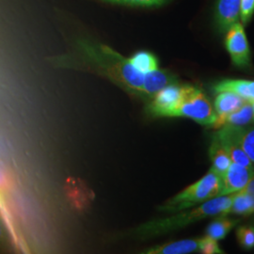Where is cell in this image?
I'll use <instances>...</instances> for the list:
<instances>
[{
    "mask_svg": "<svg viewBox=\"0 0 254 254\" xmlns=\"http://www.w3.org/2000/svg\"><path fill=\"white\" fill-rule=\"evenodd\" d=\"M254 173V168H248L232 162L227 172L221 177V190L219 196L230 195L244 190Z\"/></svg>",
    "mask_w": 254,
    "mask_h": 254,
    "instance_id": "7",
    "label": "cell"
},
{
    "mask_svg": "<svg viewBox=\"0 0 254 254\" xmlns=\"http://www.w3.org/2000/svg\"><path fill=\"white\" fill-rule=\"evenodd\" d=\"M220 128L242 148L252 162L254 163V127L226 125Z\"/></svg>",
    "mask_w": 254,
    "mask_h": 254,
    "instance_id": "12",
    "label": "cell"
},
{
    "mask_svg": "<svg viewBox=\"0 0 254 254\" xmlns=\"http://www.w3.org/2000/svg\"><path fill=\"white\" fill-rule=\"evenodd\" d=\"M111 3H116L127 6H136V7H153L159 6L166 2L167 0H103Z\"/></svg>",
    "mask_w": 254,
    "mask_h": 254,
    "instance_id": "22",
    "label": "cell"
},
{
    "mask_svg": "<svg viewBox=\"0 0 254 254\" xmlns=\"http://www.w3.org/2000/svg\"><path fill=\"white\" fill-rule=\"evenodd\" d=\"M215 135L218 136L221 144L227 151L228 154L233 163L238 164V165L248 167V168H254V164L252 162V160L245 154V152L242 150V148L238 145L231 136H228L221 128H218V130Z\"/></svg>",
    "mask_w": 254,
    "mask_h": 254,
    "instance_id": "14",
    "label": "cell"
},
{
    "mask_svg": "<svg viewBox=\"0 0 254 254\" xmlns=\"http://www.w3.org/2000/svg\"><path fill=\"white\" fill-rule=\"evenodd\" d=\"M251 102V104H252V107H253V109H254V100L250 101Z\"/></svg>",
    "mask_w": 254,
    "mask_h": 254,
    "instance_id": "26",
    "label": "cell"
},
{
    "mask_svg": "<svg viewBox=\"0 0 254 254\" xmlns=\"http://www.w3.org/2000/svg\"><path fill=\"white\" fill-rule=\"evenodd\" d=\"M183 92L184 86L178 83L165 87L148 100L146 106L147 112L154 117L171 118L173 110L176 109L181 101Z\"/></svg>",
    "mask_w": 254,
    "mask_h": 254,
    "instance_id": "5",
    "label": "cell"
},
{
    "mask_svg": "<svg viewBox=\"0 0 254 254\" xmlns=\"http://www.w3.org/2000/svg\"><path fill=\"white\" fill-rule=\"evenodd\" d=\"M238 220L226 218V216H219L209 223L206 228V236L219 241L224 239L231 230L236 226Z\"/></svg>",
    "mask_w": 254,
    "mask_h": 254,
    "instance_id": "16",
    "label": "cell"
},
{
    "mask_svg": "<svg viewBox=\"0 0 254 254\" xmlns=\"http://www.w3.org/2000/svg\"><path fill=\"white\" fill-rule=\"evenodd\" d=\"M225 46L233 64L239 68L251 65V50L243 24L237 22L228 29Z\"/></svg>",
    "mask_w": 254,
    "mask_h": 254,
    "instance_id": "6",
    "label": "cell"
},
{
    "mask_svg": "<svg viewBox=\"0 0 254 254\" xmlns=\"http://www.w3.org/2000/svg\"><path fill=\"white\" fill-rule=\"evenodd\" d=\"M136 69L147 73L158 69V61L154 54L147 51H138L129 58Z\"/></svg>",
    "mask_w": 254,
    "mask_h": 254,
    "instance_id": "19",
    "label": "cell"
},
{
    "mask_svg": "<svg viewBox=\"0 0 254 254\" xmlns=\"http://www.w3.org/2000/svg\"><path fill=\"white\" fill-rule=\"evenodd\" d=\"M241 0H218L216 8V23L220 32H226L239 22Z\"/></svg>",
    "mask_w": 254,
    "mask_h": 254,
    "instance_id": "9",
    "label": "cell"
},
{
    "mask_svg": "<svg viewBox=\"0 0 254 254\" xmlns=\"http://www.w3.org/2000/svg\"><path fill=\"white\" fill-rule=\"evenodd\" d=\"M253 122H254V109L251 102L247 101L241 108L228 116L224 126L229 125L236 127H246Z\"/></svg>",
    "mask_w": 254,
    "mask_h": 254,
    "instance_id": "18",
    "label": "cell"
},
{
    "mask_svg": "<svg viewBox=\"0 0 254 254\" xmlns=\"http://www.w3.org/2000/svg\"><path fill=\"white\" fill-rule=\"evenodd\" d=\"M200 253L203 254H223L218 241L207 236L200 238Z\"/></svg>",
    "mask_w": 254,
    "mask_h": 254,
    "instance_id": "21",
    "label": "cell"
},
{
    "mask_svg": "<svg viewBox=\"0 0 254 254\" xmlns=\"http://www.w3.org/2000/svg\"><path fill=\"white\" fill-rule=\"evenodd\" d=\"M254 12V0H241L240 19L243 25H247L253 17Z\"/></svg>",
    "mask_w": 254,
    "mask_h": 254,
    "instance_id": "23",
    "label": "cell"
},
{
    "mask_svg": "<svg viewBox=\"0 0 254 254\" xmlns=\"http://www.w3.org/2000/svg\"><path fill=\"white\" fill-rule=\"evenodd\" d=\"M9 247V237L8 230L0 218V253L7 251Z\"/></svg>",
    "mask_w": 254,
    "mask_h": 254,
    "instance_id": "24",
    "label": "cell"
},
{
    "mask_svg": "<svg viewBox=\"0 0 254 254\" xmlns=\"http://www.w3.org/2000/svg\"><path fill=\"white\" fill-rule=\"evenodd\" d=\"M200 238L182 239L154 246L140 252L145 254H188L200 252Z\"/></svg>",
    "mask_w": 254,
    "mask_h": 254,
    "instance_id": "10",
    "label": "cell"
},
{
    "mask_svg": "<svg viewBox=\"0 0 254 254\" xmlns=\"http://www.w3.org/2000/svg\"><path fill=\"white\" fill-rule=\"evenodd\" d=\"M174 117L191 119L201 126L213 127L216 112L203 91L197 87L185 85L181 101L171 116Z\"/></svg>",
    "mask_w": 254,
    "mask_h": 254,
    "instance_id": "4",
    "label": "cell"
},
{
    "mask_svg": "<svg viewBox=\"0 0 254 254\" xmlns=\"http://www.w3.org/2000/svg\"><path fill=\"white\" fill-rule=\"evenodd\" d=\"M175 83H178L177 77L166 70L156 69L146 73L143 86V99L150 100L156 92Z\"/></svg>",
    "mask_w": 254,
    "mask_h": 254,
    "instance_id": "11",
    "label": "cell"
},
{
    "mask_svg": "<svg viewBox=\"0 0 254 254\" xmlns=\"http://www.w3.org/2000/svg\"><path fill=\"white\" fill-rule=\"evenodd\" d=\"M209 156L212 161V170L218 173L221 177L227 172L228 168L232 164V160L227 151L221 144L218 136L214 135L211 145L209 147Z\"/></svg>",
    "mask_w": 254,
    "mask_h": 254,
    "instance_id": "15",
    "label": "cell"
},
{
    "mask_svg": "<svg viewBox=\"0 0 254 254\" xmlns=\"http://www.w3.org/2000/svg\"><path fill=\"white\" fill-rule=\"evenodd\" d=\"M245 98L232 91L218 92L214 102V110L216 112V122L213 127L218 129L225 125L228 116L241 108L246 102Z\"/></svg>",
    "mask_w": 254,
    "mask_h": 254,
    "instance_id": "8",
    "label": "cell"
},
{
    "mask_svg": "<svg viewBox=\"0 0 254 254\" xmlns=\"http://www.w3.org/2000/svg\"><path fill=\"white\" fill-rule=\"evenodd\" d=\"M213 91L216 93L221 91H232L246 100L254 99V81L243 79H224L216 83L213 86Z\"/></svg>",
    "mask_w": 254,
    "mask_h": 254,
    "instance_id": "13",
    "label": "cell"
},
{
    "mask_svg": "<svg viewBox=\"0 0 254 254\" xmlns=\"http://www.w3.org/2000/svg\"><path fill=\"white\" fill-rule=\"evenodd\" d=\"M254 213V205L251 197L245 191H237L233 193V200L229 214L239 216H250Z\"/></svg>",
    "mask_w": 254,
    "mask_h": 254,
    "instance_id": "17",
    "label": "cell"
},
{
    "mask_svg": "<svg viewBox=\"0 0 254 254\" xmlns=\"http://www.w3.org/2000/svg\"><path fill=\"white\" fill-rule=\"evenodd\" d=\"M233 194L218 196L199 205L180 211L167 218L147 221L128 231L126 236L136 239H150L187 227L201 219L218 216H227L231 208Z\"/></svg>",
    "mask_w": 254,
    "mask_h": 254,
    "instance_id": "2",
    "label": "cell"
},
{
    "mask_svg": "<svg viewBox=\"0 0 254 254\" xmlns=\"http://www.w3.org/2000/svg\"><path fill=\"white\" fill-rule=\"evenodd\" d=\"M243 190L245 191L246 193L251 197L254 205V173Z\"/></svg>",
    "mask_w": 254,
    "mask_h": 254,
    "instance_id": "25",
    "label": "cell"
},
{
    "mask_svg": "<svg viewBox=\"0 0 254 254\" xmlns=\"http://www.w3.org/2000/svg\"><path fill=\"white\" fill-rule=\"evenodd\" d=\"M236 237L240 246L245 250L254 248V226H241L236 230Z\"/></svg>",
    "mask_w": 254,
    "mask_h": 254,
    "instance_id": "20",
    "label": "cell"
},
{
    "mask_svg": "<svg viewBox=\"0 0 254 254\" xmlns=\"http://www.w3.org/2000/svg\"><path fill=\"white\" fill-rule=\"evenodd\" d=\"M221 190V176L210 169L202 178L193 183L173 198L158 207L166 214L180 212L219 196Z\"/></svg>",
    "mask_w": 254,
    "mask_h": 254,
    "instance_id": "3",
    "label": "cell"
},
{
    "mask_svg": "<svg viewBox=\"0 0 254 254\" xmlns=\"http://www.w3.org/2000/svg\"><path fill=\"white\" fill-rule=\"evenodd\" d=\"M76 54L93 71L107 76L128 93L143 98L146 73L138 71L129 59L109 46L86 40L77 42Z\"/></svg>",
    "mask_w": 254,
    "mask_h": 254,
    "instance_id": "1",
    "label": "cell"
}]
</instances>
